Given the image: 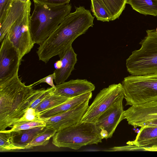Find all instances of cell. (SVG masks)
<instances>
[{
  "mask_svg": "<svg viewBox=\"0 0 157 157\" xmlns=\"http://www.w3.org/2000/svg\"><path fill=\"white\" fill-rule=\"evenodd\" d=\"M65 16L56 29L38 48L39 60L45 63L53 57L64 52L79 36L94 25V17L83 6Z\"/></svg>",
  "mask_w": 157,
  "mask_h": 157,
  "instance_id": "6da1fadb",
  "label": "cell"
},
{
  "mask_svg": "<svg viewBox=\"0 0 157 157\" xmlns=\"http://www.w3.org/2000/svg\"><path fill=\"white\" fill-rule=\"evenodd\" d=\"M71 9V6L69 3L56 6L34 3L29 24L34 43L39 45L42 44L70 13Z\"/></svg>",
  "mask_w": 157,
  "mask_h": 157,
  "instance_id": "7a4b0ae2",
  "label": "cell"
},
{
  "mask_svg": "<svg viewBox=\"0 0 157 157\" xmlns=\"http://www.w3.org/2000/svg\"><path fill=\"white\" fill-rule=\"evenodd\" d=\"M146 32L140 42L141 47L132 51L126 60L127 71L132 75L157 73V27Z\"/></svg>",
  "mask_w": 157,
  "mask_h": 157,
  "instance_id": "3957f363",
  "label": "cell"
},
{
  "mask_svg": "<svg viewBox=\"0 0 157 157\" xmlns=\"http://www.w3.org/2000/svg\"><path fill=\"white\" fill-rule=\"evenodd\" d=\"M52 137V143L55 146L74 150L97 144L103 139L95 123L81 122L57 131Z\"/></svg>",
  "mask_w": 157,
  "mask_h": 157,
  "instance_id": "277c9868",
  "label": "cell"
},
{
  "mask_svg": "<svg viewBox=\"0 0 157 157\" xmlns=\"http://www.w3.org/2000/svg\"><path fill=\"white\" fill-rule=\"evenodd\" d=\"M126 105H139L157 101V73L131 75L121 83Z\"/></svg>",
  "mask_w": 157,
  "mask_h": 157,
  "instance_id": "5b68a950",
  "label": "cell"
},
{
  "mask_svg": "<svg viewBox=\"0 0 157 157\" xmlns=\"http://www.w3.org/2000/svg\"><path fill=\"white\" fill-rule=\"evenodd\" d=\"M31 5V1H27L23 13L11 26L6 36L16 48L21 59L30 52L35 44L29 29Z\"/></svg>",
  "mask_w": 157,
  "mask_h": 157,
  "instance_id": "8992f818",
  "label": "cell"
},
{
  "mask_svg": "<svg viewBox=\"0 0 157 157\" xmlns=\"http://www.w3.org/2000/svg\"><path fill=\"white\" fill-rule=\"evenodd\" d=\"M31 84L25 85L17 93L3 120L0 122V131L12 125L24 115L32 103L46 89H33Z\"/></svg>",
  "mask_w": 157,
  "mask_h": 157,
  "instance_id": "52a82bcc",
  "label": "cell"
},
{
  "mask_svg": "<svg viewBox=\"0 0 157 157\" xmlns=\"http://www.w3.org/2000/svg\"><path fill=\"white\" fill-rule=\"evenodd\" d=\"M124 95L122 84H113L101 90L89 106L81 122L95 123L99 116Z\"/></svg>",
  "mask_w": 157,
  "mask_h": 157,
  "instance_id": "ba28073f",
  "label": "cell"
},
{
  "mask_svg": "<svg viewBox=\"0 0 157 157\" xmlns=\"http://www.w3.org/2000/svg\"><path fill=\"white\" fill-rule=\"evenodd\" d=\"M124 119L134 128L157 126V101L131 106L124 111Z\"/></svg>",
  "mask_w": 157,
  "mask_h": 157,
  "instance_id": "9c48e42d",
  "label": "cell"
},
{
  "mask_svg": "<svg viewBox=\"0 0 157 157\" xmlns=\"http://www.w3.org/2000/svg\"><path fill=\"white\" fill-rule=\"evenodd\" d=\"M0 49V84L7 81L18 71L22 59L16 48L6 36Z\"/></svg>",
  "mask_w": 157,
  "mask_h": 157,
  "instance_id": "30bf717a",
  "label": "cell"
},
{
  "mask_svg": "<svg viewBox=\"0 0 157 157\" xmlns=\"http://www.w3.org/2000/svg\"><path fill=\"white\" fill-rule=\"evenodd\" d=\"M122 96L101 114L95 124L102 139L112 137L119 123L124 119Z\"/></svg>",
  "mask_w": 157,
  "mask_h": 157,
  "instance_id": "8fae6325",
  "label": "cell"
},
{
  "mask_svg": "<svg viewBox=\"0 0 157 157\" xmlns=\"http://www.w3.org/2000/svg\"><path fill=\"white\" fill-rule=\"evenodd\" d=\"M89 101L56 116L42 119L46 127L58 131L80 122L89 107Z\"/></svg>",
  "mask_w": 157,
  "mask_h": 157,
  "instance_id": "7c38bea8",
  "label": "cell"
},
{
  "mask_svg": "<svg viewBox=\"0 0 157 157\" xmlns=\"http://www.w3.org/2000/svg\"><path fill=\"white\" fill-rule=\"evenodd\" d=\"M25 85L19 78L18 71L12 77L0 84V122L9 111L17 93Z\"/></svg>",
  "mask_w": 157,
  "mask_h": 157,
  "instance_id": "4fadbf2b",
  "label": "cell"
},
{
  "mask_svg": "<svg viewBox=\"0 0 157 157\" xmlns=\"http://www.w3.org/2000/svg\"><path fill=\"white\" fill-rule=\"evenodd\" d=\"M95 85L85 79H71L56 86L53 94L72 98L95 89Z\"/></svg>",
  "mask_w": 157,
  "mask_h": 157,
  "instance_id": "5bb4252c",
  "label": "cell"
},
{
  "mask_svg": "<svg viewBox=\"0 0 157 157\" xmlns=\"http://www.w3.org/2000/svg\"><path fill=\"white\" fill-rule=\"evenodd\" d=\"M59 56L60 66L54 71L56 75L54 82L56 85L65 82L67 79L75 69L74 66L77 61V54L72 46Z\"/></svg>",
  "mask_w": 157,
  "mask_h": 157,
  "instance_id": "9a60e30c",
  "label": "cell"
},
{
  "mask_svg": "<svg viewBox=\"0 0 157 157\" xmlns=\"http://www.w3.org/2000/svg\"><path fill=\"white\" fill-rule=\"evenodd\" d=\"M92 96V92H90L71 98L55 107L41 113L40 117L44 119L56 116L89 101Z\"/></svg>",
  "mask_w": 157,
  "mask_h": 157,
  "instance_id": "2e32d148",
  "label": "cell"
},
{
  "mask_svg": "<svg viewBox=\"0 0 157 157\" xmlns=\"http://www.w3.org/2000/svg\"><path fill=\"white\" fill-rule=\"evenodd\" d=\"M27 1H13L12 6L3 21L0 23V43L6 37L10 29L23 13Z\"/></svg>",
  "mask_w": 157,
  "mask_h": 157,
  "instance_id": "e0dca14e",
  "label": "cell"
},
{
  "mask_svg": "<svg viewBox=\"0 0 157 157\" xmlns=\"http://www.w3.org/2000/svg\"><path fill=\"white\" fill-rule=\"evenodd\" d=\"M46 127L42 126L29 129L10 132L14 150L23 149L35 137L44 130Z\"/></svg>",
  "mask_w": 157,
  "mask_h": 157,
  "instance_id": "ac0fdd59",
  "label": "cell"
},
{
  "mask_svg": "<svg viewBox=\"0 0 157 157\" xmlns=\"http://www.w3.org/2000/svg\"><path fill=\"white\" fill-rule=\"evenodd\" d=\"M127 3L141 14L157 16V0H127Z\"/></svg>",
  "mask_w": 157,
  "mask_h": 157,
  "instance_id": "d6986e66",
  "label": "cell"
},
{
  "mask_svg": "<svg viewBox=\"0 0 157 157\" xmlns=\"http://www.w3.org/2000/svg\"><path fill=\"white\" fill-rule=\"evenodd\" d=\"M105 9L110 21L119 17L124 10L127 0H96Z\"/></svg>",
  "mask_w": 157,
  "mask_h": 157,
  "instance_id": "ffe728a7",
  "label": "cell"
},
{
  "mask_svg": "<svg viewBox=\"0 0 157 157\" xmlns=\"http://www.w3.org/2000/svg\"><path fill=\"white\" fill-rule=\"evenodd\" d=\"M71 98L53 94H51L35 109L36 112L40 113L55 107Z\"/></svg>",
  "mask_w": 157,
  "mask_h": 157,
  "instance_id": "44dd1931",
  "label": "cell"
},
{
  "mask_svg": "<svg viewBox=\"0 0 157 157\" xmlns=\"http://www.w3.org/2000/svg\"><path fill=\"white\" fill-rule=\"evenodd\" d=\"M56 132L53 128L46 127L44 130L35 137L23 149H28L36 146L46 145L48 143L50 139L53 136Z\"/></svg>",
  "mask_w": 157,
  "mask_h": 157,
  "instance_id": "7402d4cb",
  "label": "cell"
},
{
  "mask_svg": "<svg viewBox=\"0 0 157 157\" xmlns=\"http://www.w3.org/2000/svg\"><path fill=\"white\" fill-rule=\"evenodd\" d=\"M91 9L97 20L103 22L110 21V17L105 9L96 0H91Z\"/></svg>",
  "mask_w": 157,
  "mask_h": 157,
  "instance_id": "603a6c76",
  "label": "cell"
},
{
  "mask_svg": "<svg viewBox=\"0 0 157 157\" xmlns=\"http://www.w3.org/2000/svg\"><path fill=\"white\" fill-rule=\"evenodd\" d=\"M14 150L11 139V132L8 130L0 131V151H7Z\"/></svg>",
  "mask_w": 157,
  "mask_h": 157,
  "instance_id": "cb8c5ba5",
  "label": "cell"
},
{
  "mask_svg": "<svg viewBox=\"0 0 157 157\" xmlns=\"http://www.w3.org/2000/svg\"><path fill=\"white\" fill-rule=\"evenodd\" d=\"M42 121H43L40 117V113L36 112L35 109L30 107L27 109L23 116L14 124L28 122Z\"/></svg>",
  "mask_w": 157,
  "mask_h": 157,
  "instance_id": "d4e9b609",
  "label": "cell"
},
{
  "mask_svg": "<svg viewBox=\"0 0 157 157\" xmlns=\"http://www.w3.org/2000/svg\"><path fill=\"white\" fill-rule=\"evenodd\" d=\"M42 126H46V123L44 121L28 122L14 124L11 127V129L8 131L10 132L16 131Z\"/></svg>",
  "mask_w": 157,
  "mask_h": 157,
  "instance_id": "484cf974",
  "label": "cell"
},
{
  "mask_svg": "<svg viewBox=\"0 0 157 157\" xmlns=\"http://www.w3.org/2000/svg\"><path fill=\"white\" fill-rule=\"evenodd\" d=\"M13 1L14 0H0V23L5 18Z\"/></svg>",
  "mask_w": 157,
  "mask_h": 157,
  "instance_id": "4316f807",
  "label": "cell"
},
{
  "mask_svg": "<svg viewBox=\"0 0 157 157\" xmlns=\"http://www.w3.org/2000/svg\"><path fill=\"white\" fill-rule=\"evenodd\" d=\"M34 3L40 5L56 6L69 3L70 0H33Z\"/></svg>",
  "mask_w": 157,
  "mask_h": 157,
  "instance_id": "83f0119b",
  "label": "cell"
},
{
  "mask_svg": "<svg viewBox=\"0 0 157 157\" xmlns=\"http://www.w3.org/2000/svg\"><path fill=\"white\" fill-rule=\"evenodd\" d=\"M55 88L51 87L45 89L32 103L30 107L35 109L40 103L52 93Z\"/></svg>",
  "mask_w": 157,
  "mask_h": 157,
  "instance_id": "f1b7e54d",
  "label": "cell"
},
{
  "mask_svg": "<svg viewBox=\"0 0 157 157\" xmlns=\"http://www.w3.org/2000/svg\"><path fill=\"white\" fill-rule=\"evenodd\" d=\"M144 151H157V138L144 142L139 145Z\"/></svg>",
  "mask_w": 157,
  "mask_h": 157,
  "instance_id": "f546056e",
  "label": "cell"
},
{
  "mask_svg": "<svg viewBox=\"0 0 157 157\" xmlns=\"http://www.w3.org/2000/svg\"><path fill=\"white\" fill-rule=\"evenodd\" d=\"M55 74L53 72L52 74L50 75L43 78L40 79L37 82L31 84V85L34 86L40 83H46L51 87L55 88L56 86L54 84L53 81V80L55 79Z\"/></svg>",
  "mask_w": 157,
  "mask_h": 157,
  "instance_id": "4dcf8cb0",
  "label": "cell"
},
{
  "mask_svg": "<svg viewBox=\"0 0 157 157\" xmlns=\"http://www.w3.org/2000/svg\"><path fill=\"white\" fill-rule=\"evenodd\" d=\"M21 0V1H24L26 2V1H28L29 0Z\"/></svg>",
  "mask_w": 157,
  "mask_h": 157,
  "instance_id": "1f68e13d",
  "label": "cell"
},
{
  "mask_svg": "<svg viewBox=\"0 0 157 157\" xmlns=\"http://www.w3.org/2000/svg\"><path fill=\"white\" fill-rule=\"evenodd\" d=\"M15 0H14V1Z\"/></svg>",
  "mask_w": 157,
  "mask_h": 157,
  "instance_id": "d6a6232c",
  "label": "cell"
}]
</instances>
